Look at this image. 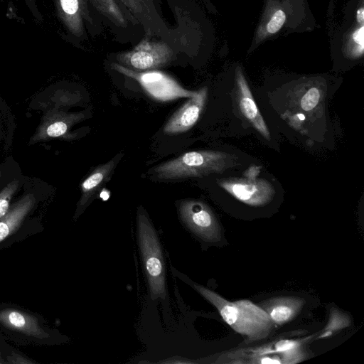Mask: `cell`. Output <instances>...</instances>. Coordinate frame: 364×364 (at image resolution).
I'll return each mask as SVG.
<instances>
[{
	"label": "cell",
	"mask_w": 364,
	"mask_h": 364,
	"mask_svg": "<svg viewBox=\"0 0 364 364\" xmlns=\"http://www.w3.org/2000/svg\"><path fill=\"white\" fill-rule=\"evenodd\" d=\"M281 0H266L263 14L256 28L249 52L257 48L262 42L278 33L287 23L289 11H286Z\"/></svg>",
	"instance_id": "cell-12"
},
{
	"label": "cell",
	"mask_w": 364,
	"mask_h": 364,
	"mask_svg": "<svg viewBox=\"0 0 364 364\" xmlns=\"http://www.w3.org/2000/svg\"><path fill=\"white\" fill-rule=\"evenodd\" d=\"M194 287L217 309L225 322L244 338L243 343L262 341L273 332L274 324L260 306L247 299L230 301L203 286L195 284Z\"/></svg>",
	"instance_id": "cell-1"
},
{
	"label": "cell",
	"mask_w": 364,
	"mask_h": 364,
	"mask_svg": "<svg viewBox=\"0 0 364 364\" xmlns=\"http://www.w3.org/2000/svg\"><path fill=\"white\" fill-rule=\"evenodd\" d=\"M137 229L139 246L151 296L154 299L164 298L166 282L161 246L147 215L139 210L137 213Z\"/></svg>",
	"instance_id": "cell-4"
},
{
	"label": "cell",
	"mask_w": 364,
	"mask_h": 364,
	"mask_svg": "<svg viewBox=\"0 0 364 364\" xmlns=\"http://www.w3.org/2000/svg\"><path fill=\"white\" fill-rule=\"evenodd\" d=\"M171 56L172 52L166 44L144 41L132 51L118 55L117 59L130 68L145 70L167 64Z\"/></svg>",
	"instance_id": "cell-9"
},
{
	"label": "cell",
	"mask_w": 364,
	"mask_h": 364,
	"mask_svg": "<svg viewBox=\"0 0 364 364\" xmlns=\"http://www.w3.org/2000/svg\"><path fill=\"white\" fill-rule=\"evenodd\" d=\"M352 321L347 313L336 307H331L329 317L325 328L317 333L315 339L326 338L351 325Z\"/></svg>",
	"instance_id": "cell-18"
},
{
	"label": "cell",
	"mask_w": 364,
	"mask_h": 364,
	"mask_svg": "<svg viewBox=\"0 0 364 364\" xmlns=\"http://www.w3.org/2000/svg\"><path fill=\"white\" fill-rule=\"evenodd\" d=\"M115 165L114 159L96 167L81 183L80 205H85L109 180Z\"/></svg>",
	"instance_id": "cell-17"
},
{
	"label": "cell",
	"mask_w": 364,
	"mask_h": 364,
	"mask_svg": "<svg viewBox=\"0 0 364 364\" xmlns=\"http://www.w3.org/2000/svg\"><path fill=\"white\" fill-rule=\"evenodd\" d=\"M112 66L119 73L136 80L146 92L157 101L167 102L181 97H191L196 93V91L185 89L174 79L160 71L137 72L116 63Z\"/></svg>",
	"instance_id": "cell-5"
},
{
	"label": "cell",
	"mask_w": 364,
	"mask_h": 364,
	"mask_svg": "<svg viewBox=\"0 0 364 364\" xmlns=\"http://www.w3.org/2000/svg\"><path fill=\"white\" fill-rule=\"evenodd\" d=\"M84 118L85 115L80 112L66 113L56 109L49 110L43 117L30 144L55 138H70V128Z\"/></svg>",
	"instance_id": "cell-10"
},
{
	"label": "cell",
	"mask_w": 364,
	"mask_h": 364,
	"mask_svg": "<svg viewBox=\"0 0 364 364\" xmlns=\"http://www.w3.org/2000/svg\"><path fill=\"white\" fill-rule=\"evenodd\" d=\"M321 94L319 90L316 87H311L302 97L301 100V107L305 111L313 109L318 103Z\"/></svg>",
	"instance_id": "cell-20"
},
{
	"label": "cell",
	"mask_w": 364,
	"mask_h": 364,
	"mask_svg": "<svg viewBox=\"0 0 364 364\" xmlns=\"http://www.w3.org/2000/svg\"><path fill=\"white\" fill-rule=\"evenodd\" d=\"M178 211L186 226L203 240L217 242L221 239L220 224L205 203L195 200H186L180 203Z\"/></svg>",
	"instance_id": "cell-8"
},
{
	"label": "cell",
	"mask_w": 364,
	"mask_h": 364,
	"mask_svg": "<svg viewBox=\"0 0 364 364\" xmlns=\"http://www.w3.org/2000/svg\"><path fill=\"white\" fill-rule=\"evenodd\" d=\"M1 173L0 172V178H1Z\"/></svg>",
	"instance_id": "cell-22"
},
{
	"label": "cell",
	"mask_w": 364,
	"mask_h": 364,
	"mask_svg": "<svg viewBox=\"0 0 364 364\" xmlns=\"http://www.w3.org/2000/svg\"><path fill=\"white\" fill-rule=\"evenodd\" d=\"M346 21L334 38L332 48L351 60H358L364 53L363 0H350L346 9Z\"/></svg>",
	"instance_id": "cell-6"
},
{
	"label": "cell",
	"mask_w": 364,
	"mask_h": 364,
	"mask_svg": "<svg viewBox=\"0 0 364 364\" xmlns=\"http://www.w3.org/2000/svg\"><path fill=\"white\" fill-rule=\"evenodd\" d=\"M18 188V181H13L7 184L0 192V219L10 208L11 200Z\"/></svg>",
	"instance_id": "cell-19"
},
{
	"label": "cell",
	"mask_w": 364,
	"mask_h": 364,
	"mask_svg": "<svg viewBox=\"0 0 364 364\" xmlns=\"http://www.w3.org/2000/svg\"><path fill=\"white\" fill-rule=\"evenodd\" d=\"M316 333L302 338H279L253 346L238 347L221 353L217 363L296 364L309 356L307 343Z\"/></svg>",
	"instance_id": "cell-2"
},
{
	"label": "cell",
	"mask_w": 364,
	"mask_h": 364,
	"mask_svg": "<svg viewBox=\"0 0 364 364\" xmlns=\"http://www.w3.org/2000/svg\"><path fill=\"white\" fill-rule=\"evenodd\" d=\"M36 203L32 193L21 198L11 207L8 213L0 219V242L14 234L21 226L27 215Z\"/></svg>",
	"instance_id": "cell-16"
},
{
	"label": "cell",
	"mask_w": 364,
	"mask_h": 364,
	"mask_svg": "<svg viewBox=\"0 0 364 364\" xmlns=\"http://www.w3.org/2000/svg\"><path fill=\"white\" fill-rule=\"evenodd\" d=\"M239 164L237 156L218 151H193L186 152L154 168L161 180L202 177L221 173Z\"/></svg>",
	"instance_id": "cell-3"
},
{
	"label": "cell",
	"mask_w": 364,
	"mask_h": 364,
	"mask_svg": "<svg viewBox=\"0 0 364 364\" xmlns=\"http://www.w3.org/2000/svg\"><path fill=\"white\" fill-rule=\"evenodd\" d=\"M257 167L247 170L244 176L227 178L218 184L237 200L252 206H262L269 203L275 193L267 180L257 177Z\"/></svg>",
	"instance_id": "cell-7"
},
{
	"label": "cell",
	"mask_w": 364,
	"mask_h": 364,
	"mask_svg": "<svg viewBox=\"0 0 364 364\" xmlns=\"http://www.w3.org/2000/svg\"><path fill=\"white\" fill-rule=\"evenodd\" d=\"M61 8L68 16H75L79 11L78 0H60Z\"/></svg>",
	"instance_id": "cell-21"
},
{
	"label": "cell",
	"mask_w": 364,
	"mask_h": 364,
	"mask_svg": "<svg viewBox=\"0 0 364 364\" xmlns=\"http://www.w3.org/2000/svg\"><path fill=\"white\" fill-rule=\"evenodd\" d=\"M237 95L240 109L253 127L267 139L270 133L254 100L250 87L240 67L235 70Z\"/></svg>",
	"instance_id": "cell-13"
},
{
	"label": "cell",
	"mask_w": 364,
	"mask_h": 364,
	"mask_svg": "<svg viewBox=\"0 0 364 364\" xmlns=\"http://www.w3.org/2000/svg\"><path fill=\"white\" fill-rule=\"evenodd\" d=\"M208 95V88L204 87L196 91L194 96L178 109L164 127L168 135L178 134L189 130L198 121L203 111Z\"/></svg>",
	"instance_id": "cell-11"
},
{
	"label": "cell",
	"mask_w": 364,
	"mask_h": 364,
	"mask_svg": "<svg viewBox=\"0 0 364 364\" xmlns=\"http://www.w3.org/2000/svg\"><path fill=\"white\" fill-rule=\"evenodd\" d=\"M306 300L300 296H274L260 302L274 325H284L293 319L303 309Z\"/></svg>",
	"instance_id": "cell-14"
},
{
	"label": "cell",
	"mask_w": 364,
	"mask_h": 364,
	"mask_svg": "<svg viewBox=\"0 0 364 364\" xmlns=\"http://www.w3.org/2000/svg\"><path fill=\"white\" fill-rule=\"evenodd\" d=\"M0 323L13 331L38 338H45L49 336L40 326L36 317L14 309L0 311Z\"/></svg>",
	"instance_id": "cell-15"
}]
</instances>
